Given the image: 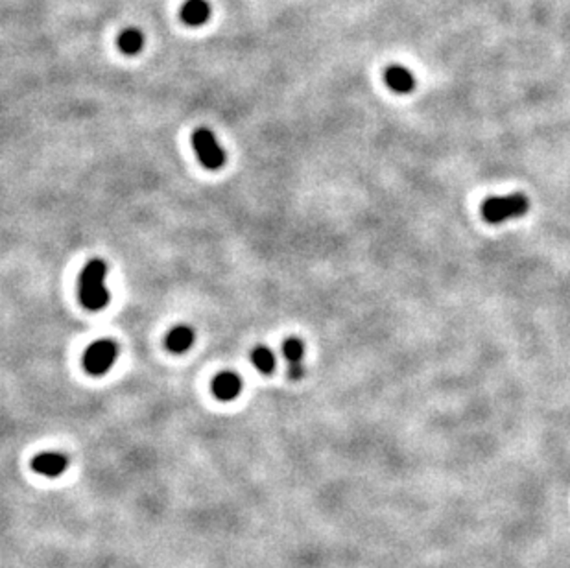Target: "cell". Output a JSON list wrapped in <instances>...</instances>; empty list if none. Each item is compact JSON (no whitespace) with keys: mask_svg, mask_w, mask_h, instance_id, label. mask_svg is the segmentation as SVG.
<instances>
[{"mask_svg":"<svg viewBox=\"0 0 570 568\" xmlns=\"http://www.w3.org/2000/svg\"><path fill=\"white\" fill-rule=\"evenodd\" d=\"M80 301L87 310L98 312L109 305V288H107V264L102 258H93L85 264L80 275Z\"/></svg>","mask_w":570,"mask_h":568,"instance_id":"obj_1","label":"cell"},{"mask_svg":"<svg viewBox=\"0 0 570 568\" xmlns=\"http://www.w3.org/2000/svg\"><path fill=\"white\" fill-rule=\"evenodd\" d=\"M530 211V200L524 194L494 196L482 203V216L487 223L499 225L513 218H521Z\"/></svg>","mask_w":570,"mask_h":568,"instance_id":"obj_2","label":"cell"},{"mask_svg":"<svg viewBox=\"0 0 570 568\" xmlns=\"http://www.w3.org/2000/svg\"><path fill=\"white\" fill-rule=\"evenodd\" d=\"M116 358H118V343L103 338L87 347V351L83 353V367L93 377H103L115 365Z\"/></svg>","mask_w":570,"mask_h":568,"instance_id":"obj_3","label":"cell"},{"mask_svg":"<svg viewBox=\"0 0 570 568\" xmlns=\"http://www.w3.org/2000/svg\"><path fill=\"white\" fill-rule=\"evenodd\" d=\"M192 146H194V151H196L198 159L207 170H220L223 168L225 161H228V156H225V150L218 142L216 135L207 128H200L192 133Z\"/></svg>","mask_w":570,"mask_h":568,"instance_id":"obj_4","label":"cell"},{"mask_svg":"<svg viewBox=\"0 0 570 568\" xmlns=\"http://www.w3.org/2000/svg\"><path fill=\"white\" fill-rule=\"evenodd\" d=\"M242 391V378L235 371H222L214 377L213 380V393L216 399L222 402L236 399Z\"/></svg>","mask_w":570,"mask_h":568,"instance_id":"obj_5","label":"cell"},{"mask_svg":"<svg viewBox=\"0 0 570 568\" xmlns=\"http://www.w3.org/2000/svg\"><path fill=\"white\" fill-rule=\"evenodd\" d=\"M283 355L288 362V377L299 380L305 375V343L299 338H288L283 345Z\"/></svg>","mask_w":570,"mask_h":568,"instance_id":"obj_6","label":"cell"},{"mask_svg":"<svg viewBox=\"0 0 570 568\" xmlns=\"http://www.w3.org/2000/svg\"><path fill=\"white\" fill-rule=\"evenodd\" d=\"M68 465L67 456H63L59 452H43L37 454L31 462V469L36 472L43 476H49V478H56V476L61 475Z\"/></svg>","mask_w":570,"mask_h":568,"instance_id":"obj_7","label":"cell"},{"mask_svg":"<svg viewBox=\"0 0 570 568\" xmlns=\"http://www.w3.org/2000/svg\"><path fill=\"white\" fill-rule=\"evenodd\" d=\"M179 17L187 26H203L210 19V4L207 0H187L179 9Z\"/></svg>","mask_w":570,"mask_h":568,"instance_id":"obj_8","label":"cell"},{"mask_svg":"<svg viewBox=\"0 0 570 568\" xmlns=\"http://www.w3.org/2000/svg\"><path fill=\"white\" fill-rule=\"evenodd\" d=\"M196 334L188 325H175L174 329L166 334V349L174 355H185L194 345Z\"/></svg>","mask_w":570,"mask_h":568,"instance_id":"obj_9","label":"cell"},{"mask_svg":"<svg viewBox=\"0 0 570 568\" xmlns=\"http://www.w3.org/2000/svg\"><path fill=\"white\" fill-rule=\"evenodd\" d=\"M384 80L388 83V87L392 91L399 94L410 93L415 87V78L410 71H406L404 67H390L384 74Z\"/></svg>","mask_w":570,"mask_h":568,"instance_id":"obj_10","label":"cell"},{"mask_svg":"<svg viewBox=\"0 0 570 568\" xmlns=\"http://www.w3.org/2000/svg\"><path fill=\"white\" fill-rule=\"evenodd\" d=\"M144 34L138 28H126L116 37V46L126 56H137L144 49Z\"/></svg>","mask_w":570,"mask_h":568,"instance_id":"obj_11","label":"cell"},{"mask_svg":"<svg viewBox=\"0 0 570 568\" xmlns=\"http://www.w3.org/2000/svg\"><path fill=\"white\" fill-rule=\"evenodd\" d=\"M251 362H253L255 367L259 369L263 375H272L273 371H275L277 365L275 355H273L272 349L266 345L255 347L253 353H251Z\"/></svg>","mask_w":570,"mask_h":568,"instance_id":"obj_12","label":"cell"}]
</instances>
